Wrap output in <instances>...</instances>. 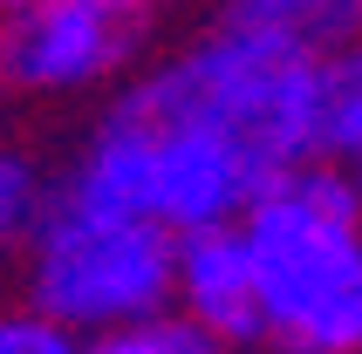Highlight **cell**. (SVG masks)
Segmentation results:
<instances>
[{"instance_id":"2","label":"cell","mask_w":362,"mask_h":354,"mask_svg":"<svg viewBox=\"0 0 362 354\" xmlns=\"http://www.w3.org/2000/svg\"><path fill=\"white\" fill-rule=\"evenodd\" d=\"M260 327L301 354H349L362 341V232H356V177L301 171L274 177L240 218Z\"/></svg>"},{"instance_id":"12","label":"cell","mask_w":362,"mask_h":354,"mask_svg":"<svg viewBox=\"0 0 362 354\" xmlns=\"http://www.w3.org/2000/svg\"><path fill=\"white\" fill-rule=\"evenodd\" d=\"M274 354H301V348H274Z\"/></svg>"},{"instance_id":"4","label":"cell","mask_w":362,"mask_h":354,"mask_svg":"<svg viewBox=\"0 0 362 354\" xmlns=\"http://www.w3.org/2000/svg\"><path fill=\"white\" fill-rule=\"evenodd\" d=\"M144 41V0H35L0 20V75L21 89L103 82Z\"/></svg>"},{"instance_id":"5","label":"cell","mask_w":362,"mask_h":354,"mask_svg":"<svg viewBox=\"0 0 362 354\" xmlns=\"http://www.w3.org/2000/svg\"><path fill=\"white\" fill-rule=\"evenodd\" d=\"M171 293L185 300V320L205 327L219 348L267 334L240 225H192V232L171 238Z\"/></svg>"},{"instance_id":"8","label":"cell","mask_w":362,"mask_h":354,"mask_svg":"<svg viewBox=\"0 0 362 354\" xmlns=\"http://www.w3.org/2000/svg\"><path fill=\"white\" fill-rule=\"evenodd\" d=\"M356 0H233L226 20H267V28H287V35L322 41L328 28H349Z\"/></svg>"},{"instance_id":"6","label":"cell","mask_w":362,"mask_h":354,"mask_svg":"<svg viewBox=\"0 0 362 354\" xmlns=\"http://www.w3.org/2000/svg\"><path fill=\"white\" fill-rule=\"evenodd\" d=\"M362 150V61L328 55L322 68V164H356Z\"/></svg>"},{"instance_id":"7","label":"cell","mask_w":362,"mask_h":354,"mask_svg":"<svg viewBox=\"0 0 362 354\" xmlns=\"http://www.w3.org/2000/svg\"><path fill=\"white\" fill-rule=\"evenodd\" d=\"M82 354H226V348L205 327H192L185 314H144V320H123V327H103V341Z\"/></svg>"},{"instance_id":"3","label":"cell","mask_w":362,"mask_h":354,"mask_svg":"<svg viewBox=\"0 0 362 354\" xmlns=\"http://www.w3.org/2000/svg\"><path fill=\"white\" fill-rule=\"evenodd\" d=\"M171 238L158 218L117 212L62 184L35 205V314L62 327H123L164 314L171 300Z\"/></svg>"},{"instance_id":"1","label":"cell","mask_w":362,"mask_h":354,"mask_svg":"<svg viewBox=\"0 0 362 354\" xmlns=\"http://www.w3.org/2000/svg\"><path fill=\"white\" fill-rule=\"evenodd\" d=\"M322 41L267 20H219L178 61L144 75L130 96L144 109L205 123L274 184L301 164H322Z\"/></svg>"},{"instance_id":"9","label":"cell","mask_w":362,"mask_h":354,"mask_svg":"<svg viewBox=\"0 0 362 354\" xmlns=\"http://www.w3.org/2000/svg\"><path fill=\"white\" fill-rule=\"evenodd\" d=\"M0 354H82V348L48 314H0Z\"/></svg>"},{"instance_id":"11","label":"cell","mask_w":362,"mask_h":354,"mask_svg":"<svg viewBox=\"0 0 362 354\" xmlns=\"http://www.w3.org/2000/svg\"><path fill=\"white\" fill-rule=\"evenodd\" d=\"M21 7H35V0H0V20H7V14H21Z\"/></svg>"},{"instance_id":"10","label":"cell","mask_w":362,"mask_h":354,"mask_svg":"<svg viewBox=\"0 0 362 354\" xmlns=\"http://www.w3.org/2000/svg\"><path fill=\"white\" fill-rule=\"evenodd\" d=\"M35 205H41V184H35V171L21 157H0V245L14 232H28L35 225Z\"/></svg>"}]
</instances>
